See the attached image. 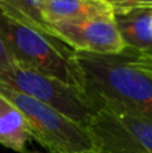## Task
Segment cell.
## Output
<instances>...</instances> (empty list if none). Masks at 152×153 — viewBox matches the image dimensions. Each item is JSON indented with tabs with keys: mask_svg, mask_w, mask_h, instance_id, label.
Listing matches in <instances>:
<instances>
[{
	"mask_svg": "<svg viewBox=\"0 0 152 153\" xmlns=\"http://www.w3.org/2000/svg\"><path fill=\"white\" fill-rule=\"evenodd\" d=\"M43 15L47 23L113 18L115 10L104 0H45Z\"/></svg>",
	"mask_w": 152,
	"mask_h": 153,
	"instance_id": "cell-7",
	"label": "cell"
},
{
	"mask_svg": "<svg viewBox=\"0 0 152 153\" xmlns=\"http://www.w3.org/2000/svg\"><path fill=\"white\" fill-rule=\"evenodd\" d=\"M77 62L90 100L105 101L152 121V78L115 56L78 54Z\"/></svg>",
	"mask_w": 152,
	"mask_h": 153,
	"instance_id": "cell-1",
	"label": "cell"
},
{
	"mask_svg": "<svg viewBox=\"0 0 152 153\" xmlns=\"http://www.w3.org/2000/svg\"><path fill=\"white\" fill-rule=\"evenodd\" d=\"M104 1H107L108 4L112 5L113 10H115V12L123 10V8L125 7V4H127V0H104Z\"/></svg>",
	"mask_w": 152,
	"mask_h": 153,
	"instance_id": "cell-13",
	"label": "cell"
},
{
	"mask_svg": "<svg viewBox=\"0 0 152 153\" xmlns=\"http://www.w3.org/2000/svg\"><path fill=\"white\" fill-rule=\"evenodd\" d=\"M0 34L19 65L85 93V81L77 62V53L63 42L18 23L1 12Z\"/></svg>",
	"mask_w": 152,
	"mask_h": 153,
	"instance_id": "cell-2",
	"label": "cell"
},
{
	"mask_svg": "<svg viewBox=\"0 0 152 153\" xmlns=\"http://www.w3.org/2000/svg\"><path fill=\"white\" fill-rule=\"evenodd\" d=\"M115 22L128 47L142 51L152 48V10L120 11L115 13Z\"/></svg>",
	"mask_w": 152,
	"mask_h": 153,
	"instance_id": "cell-8",
	"label": "cell"
},
{
	"mask_svg": "<svg viewBox=\"0 0 152 153\" xmlns=\"http://www.w3.org/2000/svg\"><path fill=\"white\" fill-rule=\"evenodd\" d=\"M131 8H145V10H152V0H127L125 7L120 11L131 10ZM120 11H117V12H120Z\"/></svg>",
	"mask_w": 152,
	"mask_h": 153,
	"instance_id": "cell-12",
	"label": "cell"
},
{
	"mask_svg": "<svg viewBox=\"0 0 152 153\" xmlns=\"http://www.w3.org/2000/svg\"><path fill=\"white\" fill-rule=\"evenodd\" d=\"M32 138L31 129L18 108L0 97V145L16 153H27Z\"/></svg>",
	"mask_w": 152,
	"mask_h": 153,
	"instance_id": "cell-9",
	"label": "cell"
},
{
	"mask_svg": "<svg viewBox=\"0 0 152 153\" xmlns=\"http://www.w3.org/2000/svg\"><path fill=\"white\" fill-rule=\"evenodd\" d=\"M0 83L51 106L83 128L93 116V105L83 91L19 63L0 70Z\"/></svg>",
	"mask_w": 152,
	"mask_h": 153,
	"instance_id": "cell-5",
	"label": "cell"
},
{
	"mask_svg": "<svg viewBox=\"0 0 152 153\" xmlns=\"http://www.w3.org/2000/svg\"><path fill=\"white\" fill-rule=\"evenodd\" d=\"M90 102L94 111L86 129L97 153H152L151 120L105 101Z\"/></svg>",
	"mask_w": 152,
	"mask_h": 153,
	"instance_id": "cell-4",
	"label": "cell"
},
{
	"mask_svg": "<svg viewBox=\"0 0 152 153\" xmlns=\"http://www.w3.org/2000/svg\"><path fill=\"white\" fill-rule=\"evenodd\" d=\"M0 97L20 110L32 138L51 153H97L88 129L54 108L0 83Z\"/></svg>",
	"mask_w": 152,
	"mask_h": 153,
	"instance_id": "cell-3",
	"label": "cell"
},
{
	"mask_svg": "<svg viewBox=\"0 0 152 153\" xmlns=\"http://www.w3.org/2000/svg\"><path fill=\"white\" fill-rule=\"evenodd\" d=\"M50 35L78 54L101 56L120 55L128 46L113 18L48 23Z\"/></svg>",
	"mask_w": 152,
	"mask_h": 153,
	"instance_id": "cell-6",
	"label": "cell"
},
{
	"mask_svg": "<svg viewBox=\"0 0 152 153\" xmlns=\"http://www.w3.org/2000/svg\"><path fill=\"white\" fill-rule=\"evenodd\" d=\"M18 62L15 61L13 55L11 54L10 48L7 47L1 34H0V70H8L13 67Z\"/></svg>",
	"mask_w": 152,
	"mask_h": 153,
	"instance_id": "cell-11",
	"label": "cell"
},
{
	"mask_svg": "<svg viewBox=\"0 0 152 153\" xmlns=\"http://www.w3.org/2000/svg\"><path fill=\"white\" fill-rule=\"evenodd\" d=\"M45 0H0V12L32 30L50 35L43 15Z\"/></svg>",
	"mask_w": 152,
	"mask_h": 153,
	"instance_id": "cell-10",
	"label": "cell"
}]
</instances>
